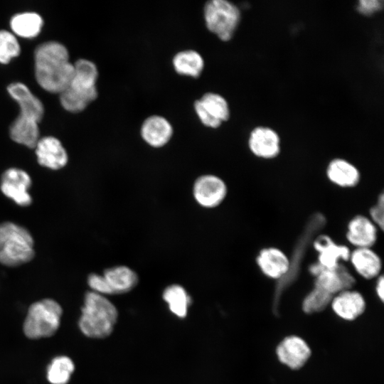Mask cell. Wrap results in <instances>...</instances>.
<instances>
[{
	"instance_id": "obj_1",
	"label": "cell",
	"mask_w": 384,
	"mask_h": 384,
	"mask_svg": "<svg viewBox=\"0 0 384 384\" xmlns=\"http://www.w3.org/2000/svg\"><path fill=\"white\" fill-rule=\"evenodd\" d=\"M33 60L35 78L41 88L60 94L68 86L74 67L64 44L56 41L40 43L34 50Z\"/></svg>"
},
{
	"instance_id": "obj_2",
	"label": "cell",
	"mask_w": 384,
	"mask_h": 384,
	"mask_svg": "<svg viewBox=\"0 0 384 384\" xmlns=\"http://www.w3.org/2000/svg\"><path fill=\"white\" fill-rule=\"evenodd\" d=\"M117 317V310L109 299L102 294L89 291L85 294L78 326L87 337L103 338L111 334Z\"/></svg>"
},
{
	"instance_id": "obj_3",
	"label": "cell",
	"mask_w": 384,
	"mask_h": 384,
	"mask_svg": "<svg viewBox=\"0 0 384 384\" xmlns=\"http://www.w3.org/2000/svg\"><path fill=\"white\" fill-rule=\"evenodd\" d=\"M34 241L23 226L6 221L0 223V263L16 267L30 262L35 255Z\"/></svg>"
},
{
	"instance_id": "obj_4",
	"label": "cell",
	"mask_w": 384,
	"mask_h": 384,
	"mask_svg": "<svg viewBox=\"0 0 384 384\" xmlns=\"http://www.w3.org/2000/svg\"><path fill=\"white\" fill-rule=\"evenodd\" d=\"M63 309L53 299H43L33 303L28 308L23 331L31 339L50 337L55 334L60 324Z\"/></svg>"
},
{
	"instance_id": "obj_5",
	"label": "cell",
	"mask_w": 384,
	"mask_h": 384,
	"mask_svg": "<svg viewBox=\"0 0 384 384\" xmlns=\"http://www.w3.org/2000/svg\"><path fill=\"white\" fill-rule=\"evenodd\" d=\"M206 28L223 41H230L240 23L241 14L239 8L227 0H211L203 7Z\"/></svg>"
},
{
	"instance_id": "obj_6",
	"label": "cell",
	"mask_w": 384,
	"mask_h": 384,
	"mask_svg": "<svg viewBox=\"0 0 384 384\" xmlns=\"http://www.w3.org/2000/svg\"><path fill=\"white\" fill-rule=\"evenodd\" d=\"M193 109L200 122L206 127L218 128L230 118V111L225 97L220 94L208 92L196 100Z\"/></svg>"
},
{
	"instance_id": "obj_7",
	"label": "cell",
	"mask_w": 384,
	"mask_h": 384,
	"mask_svg": "<svg viewBox=\"0 0 384 384\" xmlns=\"http://www.w3.org/2000/svg\"><path fill=\"white\" fill-rule=\"evenodd\" d=\"M310 270L316 279L314 287L334 297L343 291L351 289L356 282L353 275L341 263L331 269H325L316 264Z\"/></svg>"
},
{
	"instance_id": "obj_8",
	"label": "cell",
	"mask_w": 384,
	"mask_h": 384,
	"mask_svg": "<svg viewBox=\"0 0 384 384\" xmlns=\"http://www.w3.org/2000/svg\"><path fill=\"white\" fill-rule=\"evenodd\" d=\"M32 181L30 175L18 168H9L2 174L0 189L2 193L20 206H28L32 203L28 189Z\"/></svg>"
},
{
	"instance_id": "obj_9",
	"label": "cell",
	"mask_w": 384,
	"mask_h": 384,
	"mask_svg": "<svg viewBox=\"0 0 384 384\" xmlns=\"http://www.w3.org/2000/svg\"><path fill=\"white\" fill-rule=\"evenodd\" d=\"M193 196L198 204L205 208L219 206L227 195L225 183L214 175H203L198 177L193 188Z\"/></svg>"
},
{
	"instance_id": "obj_10",
	"label": "cell",
	"mask_w": 384,
	"mask_h": 384,
	"mask_svg": "<svg viewBox=\"0 0 384 384\" xmlns=\"http://www.w3.org/2000/svg\"><path fill=\"white\" fill-rule=\"evenodd\" d=\"M34 149L38 163L51 170L60 169L68 161L65 148L60 140L54 136L40 137Z\"/></svg>"
},
{
	"instance_id": "obj_11",
	"label": "cell",
	"mask_w": 384,
	"mask_h": 384,
	"mask_svg": "<svg viewBox=\"0 0 384 384\" xmlns=\"http://www.w3.org/2000/svg\"><path fill=\"white\" fill-rule=\"evenodd\" d=\"M6 90L18 105L19 114L38 122L41 121L44 114L43 104L28 85L21 82H14L8 85Z\"/></svg>"
},
{
	"instance_id": "obj_12",
	"label": "cell",
	"mask_w": 384,
	"mask_h": 384,
	"mask_svg": "<svg viewBox=\"0 0 384 384\" xmlns=\"http://www.w3.org/2000/svg\"><path fill=\"white\" fill-rule=\"evenodd\" d=\"M279 361L291 369L302 368L311 356V350L304 340L297 336L284 338L277 347Z\"/></svg>"
},
{
	"instance_id": "obj_13",
	"label": "cell",
	"mask_w": 384,
	"mask_h": 384,
	"mask_svg": "<svg viewBox=\"0 0 384 384\" xmlns=\"http://www.w3.org/2000/svg\"><path fill=\"white\" fill-rule=\"evenodd\" d=\"M248 146L255 156L270 159L279 154L280 139L278 134L272 129L257 127L250 134Z\"/></svg>"
},
{
	"instance_id": "obj_14",
	"label": "cell",
	"mask_w": 384,
	"mask_h": 384,
	"mask_svg": "<svg viewBox=\"0 0 384 384\" xmlns=\"http://www.w3.org/2000/svg\"><path fill=\"white\" fill-rule=\"evenodd\" d=\"M173 133L174 129L170 122L156 114L146 118L140 128L143 140L154 148L165 146L171 140Z\"/></svg>"
},
{
	"instance_id": "obj_15",
	"label": "cell",
	"mask_w": 384,
	"mask_h": 384,
	"mask_svg": "<svg viewBox=\"0 0 384 384\" xmlns=\"http://www.w3.org/2000/svg\"><path fill=\"white\" fill-rule=\"evenodd\" d=\"M377 228L370 218L356 215L348 222L347 240L356 248L372 247L377 240Z\"/></svg>"
},
{
	"instance_id": "obj_16",
	"label": "cell",
	"mask_w": 384,
	"mask_h": 384,
	"mask_svg": "<svg viewBox=\"0 0 384 384\" xmlns=\"http://www.w3.org/2000/svg\"><path fill=\"white\" fill-rule=\"evenodd\" d=\"M262 272L269 278L277 279L289 271L290 262L281 250L270 247L261 250L256 259Z\"/></svg>"
},
{
	"instance_id": "obj_17",
	"label": "cell",
	"mask_w": 384,
	"mask_h": 384,
	"mask_svg": "<svg viewBox=\"0 0 384 384\" xmlns=\"http://www.w3.org/2000/svg\"><path fill=\"white\" fill-rule=\"evenodd\" d=\"M314 247L319 254L318 265L323 268H334L340 264V261L349 260V248L336 244L327 235L319 236L314 242Z\"/></svg>"
},
{
	"instance_id": "obj_18",
	"label": "cell",
	"mask_w": 384,
	"mask_h": 384,
	"mask_svg": "<svg viewBox=\"0 0 384 384\" xmlns=\"http://www.w3.org/2000/svg\"><path fill=\"white\" fill-rule=\"evenodd\" d=\"M73 75L68 87L82 92L98 94L96 83L99 76L97 65L92 61L80 58L73 63Z\"/></svg>"
},
{
	"instance_id": "obj_19",
	"label": "cell",
	"mask_w": 384,
	"mask_h": 384,
	"mask_svg": "<svg viewBox=\"0 0 384 384\" xmlns=\"http://www.w3.org/2000/svg\"><path fill=\"white\" fill-rule=\"evenodd\" d=\"M334 311L341 319L351 321L361 315L366 309L363 296L351 289L335 295L331 302Z\"/></svg>"
},
{
	"instance_id": "obj_20",
	"label": "cell",
	"mask_w": 384,
	"mask_h": 384,
	"mask_svg": "<svg viewBox=\"0 0 384 384\" xmlns=\"http://www.w3.org/2000/svg\"><path fill=\"white\" fill-rule=\"evenodd\" d=\"M43 18L36 11H26L14 14L9 20L11 31L17 37L33 38L42 31Z\"/></svg>"
},
{
	"instance_id": "obj_21",
	"label": "cell",
	"mask_w": 384,
	"mask_h": 384,
	"mask_svg": "<svg viewBox=\"0 0 384 384\" xmlns=\"http://www.w3.org/2000/svg\"><path fill=\"white\" fill-rule=\"evenodd\" d=\"M9 132L14 142L34 149L40 139L39 122L18 114L10 124Z\"/></svg>"
},
{
	"instance_id": "obj_22",
	"label": "cell",
	"mask_w": 384,
	"mask_h": 384,
	"mask_svg": "<svg viewBox=\"0 0 384 384\" xmlns=\"http://www.w3.org/2000/svg\"><path fill=\"white\" fill-rule=\"evenodd\" d=\"M349 260L356 272L365 279L378 277L382 270V260L371 247L356 248L351 252Z\"/></svg>"
},
{
	"instance_id": "obj_23",
	"label": "cell",
	"mask_w": 384,
	"mask_h": 384,
	"mask_svg": "<svg viewBox=\"0 0 384 384\" xmlns=\"http://www.w3.org/2000/svg\"><path fill=\"white\" fill-rule=\"evenodd\" d=\"M326 175L334 184L342 188L356 186L361 178L358 169L343 159H334L327 166Z\"/></svg>"
},
{
	"instance_id": "obj_24",
	"label": "cell",
	"mask_w": 384,
	"mask_h": 384,
	"mask_svg": "<svg viewBox=\"0 0 384 384\" xmlns=\"http://www.w3.org/2000/svg\"><path fill=\"white\" fill-rule=\"evenodd\" d=\"M102 275L114 294H124L131 291L139 282L137 273L129 267L124 265L107 268Z\"/></svg>"
},
{
	"instance_id": "obj_25",
	"label": "cell",
	"mask_w": 384,
	"mask_h": 384,
	"mask_svg": "<svg viewBox=\"0 0 384 384\" xmlns=\"http://www.w3.org/2000/svg\"><path fill=\"white\" fill-rule=\"evenodd\" d=\"M172 64L174 70L178 75L197 78L201 75L205 63L198 52L189 49L175 54Z\"/></svg>"
},
{
	"instance_id": "obj_26",
	"label": "cell",
	"mask_w": 384,
	"mask_h": 384,
	"mask_svg": "<svg viewBox=\"0 0 384 384\" xmlns=\"http://www.w3.org/2000/svg\"><path fill=\"white\" fill-rule=\"evenodd\" d=\"M163 299L172 313L181 318L186 317L191 299L183 287L179 284L168 286L163 292Z\"/></svg>"
},
{
	"instance_id": "obj_27",
	"label": "cell",
	"mask_w": 384,
	"mask_h": 384,
	"mask_svg": "<svg viewBox=\"0 0 384 384\" xmlns=\"http://www.w3.org/2000/svg\"><path fill=\"white\" fill-rule=\"evenodd\" d=\"M75 370L71 358L58 356L52 359L46 370L48 381L51 384H67Z\"/></svg>"
},
{
	"instance_id": "obj_28",
	"label": "cell",
	"mask_w": 384,
	"mask_h": 384,
	"mask_svg": "<svg viewBox=\"0 0 384 384\" xmlns=\"http://www.w3.org/2000/svg\"><path fill=\"white\" fill-rule=\"evenodd\" d=\"M21 51L18 38L11 31L0 30V63L8 64Z\"/></svg>"
},
{
	"instance_id": "obj_29",
	"label": "cell",
	"mask_w": 384,
	"mask_h": 384,
	"mask_svg": "<svg viewBox=\"0 0 384 384\" xmlns=\"http://www.w3.org/2000/svg\"><path fill=\"white\" fill-rule=\"evenodd\" d=\"M333 297L331 294L314 287L304 298L302 309L307 314L320 312L331 304Z\"/></svg>"
},
{
	"instance_id": "obj_30",
	"label": "cell",
	"mask_w": 384,
	"mask_h": 384,
	"mask_svg": "<svg viewBox=\"0 0 384 384\" xmlns=\"http://www.w3.org/2000/svg\"><path fill=\"white\" fill-rule=\"evenodd\" d=\"M87 283L92 292L100 294H114L103 275L96 273L90 274L87 277Z\"/></svg>"
},
{
	"instance_id": "obj_31",
	"label": "cell",
	"mask_w": 384,
	"mask_h": 384,
	"mask_svg": "<svg viewBox=\"0 0 384 384\" xmlns=\"http://www.w3.org/2000/svg\"><path fill=\"white\" fill-rule=\"evenodd\" d=\"M383 8V1L379 0H360L357 5L358 11L364 16H371Z\"/></svg>"
},
{
	"instance_id": "obj_32",
	"label": "cell",
	"mask_w": 384,
	"mask_h": 384,
	"mask_svg": "<svg viewBox=\"0 0 384 384\" xmlns=\"http://www.w3.org/2000/svg\"><path fill=\"white\" fill-rule=\"evenodd\" d=\"M383 195L380 194L377 203L370 210V219L375 225L383 230L384 221Z\"/></svg>"
},
{
	"instance_id": "obj_33",
	"label": "cell",
	"mask_w": 384,
	"mask_h": 384,
	"mask_svg": "<svg viewBox=\"0 0 384 384\" xmlns=\"http://www.w3.org/2000/svg\"><path fill=\"white\" fill-rule=\"evenodd\" d=\"M375 291L377 295L383 302L384 299V279L383 275L379 276L378 278L375 286Z\"/></svg>"
}]
</instances>
